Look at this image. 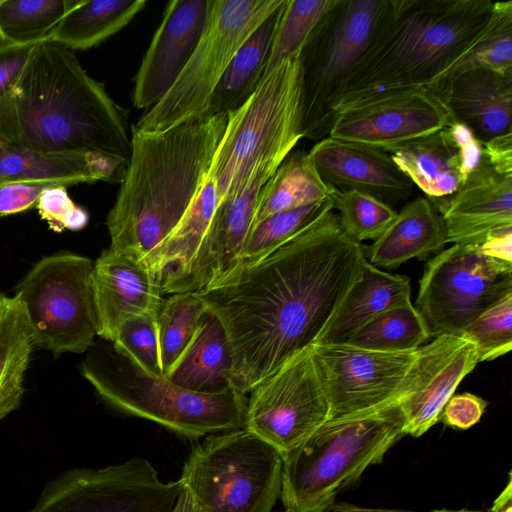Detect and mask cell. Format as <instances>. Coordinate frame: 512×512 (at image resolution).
Listing matches in <instances>:
<instances>
[{
  "mask_svg": "<svg viewBox=\"0 0 512 512\" xmlns=\"http://www.w3.org/2000/svg\"><path fill=\"white\" fill-rule=\"evenodd\" d=\"M364 245L330 211L252 266L196 292L222 323L232 387L248 395L314 346L361 274Z\"/></svg>",
  "mask_w": 512,
  "mask_h": 512,
  "instance_id": "1",
  "label": "cell"
},
{
  "mask_svg": "<svg viewBox=\"0 0 512 512\" xmlns=\"http://www.w3.org/2000/svg\"><path fill=\"white\" fill-rule=\"evenodd\" d=\"M0 137L46 154H98L128 163L127 112L52 41L36 47L12 88L0 98Z\"/></svg>",
  "mask_w": 512,
  "mask_h": 512,
  "instance_id": "2",
  "label": "cell"
},
{
  "mask_svg": "<svg viewBox=\"0 0 512 512\" xmlns=\"http://www.w3.org/2000/svg\"><path fill=\"white\" fill-rule=\"evenodd\" d=\"M226 123L227 116H212L159 131L132 127L130 158L106 218L109 248L148 265L203 186Z\"/></svg>",
  "mask_w": 512,
  "mask_h": 512,
  "instance_id": "3",
  "label": "cell"
},
{
  "mask_svg": "<svg viewBox=\"0 0 512 512\" xmlns=\"http://www.w3.org/2000/svg\"><path fill=\"white\" fill-rule=\"evenodd\" d=\"M493 5L491 0H385L334 115L377 94L433 88L484 30Z\"/></svg>",
  "mask_w": 512,
  "mask_h": 512,
  "instance_id": "4",
  "label": "cell"
},
{
  "mask_svg": "<svg viewBox=\"0 0 512 512\" xmlns=\"http://www.w3.org/2000/svg\"><path fill=\"white\" fill-rule=\"evenodd\" d=\"M81 374L115 409L199 438L244 427L248 396L231 388L194 392L144 370L111 342L93 343Z\"/></svg>",
  "mask_w": 512,
  "mask_h": 512,
  "instance_id": "5",
  "label": "cell"
},
{
  "mask_svg": "<svg viewBox=\"0 0 512 512\" xmlns=\"http://www.w3.org/2000/svg\"><path fill=\"white\" fill-rule=\"evenodd\" d=\"M397 404L353 417L327 420L282 457L285 512H325L404 436Z\"/></svg>",
  "mask_w": 512,
  "mask_h": 512,
  "instance_id": "6",
  "label": "cell"
},
{
  "mask_svg": "<svg viewBox=\"0 0 512 512\" xmlns=\"http://www.w3.org/2000/svg\"><path fill=\"white\" fill-rule=\"evenodd\" d=\"M303 138L298 55L265 76L252 96L227 116L209 175L219 199L233 194L266 160H284Z\"/></svg>",
  "mask_w": 512,
  "mask_h": 512,
  "instance_id": "7",
  "label": "cell"
},
{
  "mask_svg": "<svg viewBox=\"0 0 512 512\" xmlns=\"http://www.w3.org/2000/svg\"><path fill=\"white\" fill-rule=\"evenodd\" d=\"M283 460L242 427L206 436L179 479L200 512H271L281 495Z\"/></svg>",
  "mask_w": 512,
  "mask_h": 512,
  "instance_id": "8",
  "label": "cell"
},
{
  "mask_svg": "<svg viewBox=\"0 0 512 512\" xmlns=\"http://www.w3.org/2000/svg\"><path fill=\"white\" fill-rule=\"evenodd\" d=\"M385 0H335L298 54L303 138L328 136L334 108L362 57Z\"/></svg>",
  "mask_w": 512,
  "mask_h": 512,
  "instance_id": "9",
  "label": "cell"
},
{
  "mask_svg": "<svg viewBox=\"0 0 512 512\" xmlns=\"http://www.w3.org/2000/svg\"><path fill=\"white\" fill-rule=\"evenodd\" d=\"M284 1L210 0L205 28L183 71L134 126L142 131H159L203 118L215 87L238 49Z\"/></svg>",
  "mask_w": 512,
  "mask_h": 512,
  "instance_id": "10",
  "label": "cell"
},
{
  "mask_svg": "<svg viewBox=\"0 0 512 512\" xmlns=\"http://www.w3.org/2000/svg\"><path fill=\"white\" fill-rule=\"evenodd\" d=\"M94 261L59 252L39 260L16 287L34 346L84 353L94 343L98 319L93 290Z\"/></svg>",
  "mask_w": 512,
  "mask_h": 512,
  "instance_id": "11",
  "label": "cell"
},
{
  "mask_svg": "<svg viewBox=\"0 0 512 512\" xmlns=\"http://www.w3.org/2000/svg\"><path fill=\"white\" fill-rule=\"evenodd\" d=\"M512 293V263L484 254L477 245L453 244L429 260L415 308L430 339L461 336L482 312Z\"/></svg>",
  "mask_w": 512,
  "mask_h": 512,
  "instance_id": "12",
  "label": "cell"
},
{
  "mask_svg": "<svg viewBox=\"0 0 512 512\" xmlns=\"http://www.w3.org/2000/svg\"><path fill=\"white\" fill-rule=\"evenodd\" d=\"M182 489L165 483L146 459L75 468L51 480L29 512H172Z\"/></svg>",
  "mask_w": 512,
  "mask_h": 512,
  "instance_id": "13",
  "label": "cell"
},
{
  "mask_svg": "<svg viewBox=\"0 0 512 512\" xmlns=\"http://www.w3.org/2000/svg\"><path fill=\"white\" fill-rule=\"evenodd\" d=\"M312 354L329 407L328 420L397 404L409 388L417 350L379 352L348 344L314 345Z\"/></svg>",
  "mask_w": 512,
  "mask_h": 512,
  "instance_id": "14",
  "label": "cell"
},
{
  "mask_svg": "<svg viewBox=\"0 0 512 512\" xmlns=\"http://www.w3.org/2000/svg\"><path fill=\"white\" fill-rule=\"evenodd\" d=\"M312 347L258 384L247 400L244 427L275 448L282 457L299 446L329 417Z\"/></svg>",
  "mask_w": 512,
  "mask_h": 512,
  "instance_id": "15",
  "label": "cell"
},
{
  "mask_svg": "<svg viewBox=\"0 0 512 512\" xmlns=\"http://www.w3.org/2000/svg\"><path fill=\"white\" fill-rule=\"evenodd\" d=\"M453 117L433 89L377 94L338 110L329 137L384 152L447 128Z\"/></svg>",
  "mask_w": 512,
  "mask_h": 512,
  "instance_id": "16",
  "label": "cell"
},
{
  "mask_svg": "<svg viewBox=\"0 0 512 512\" xmlns=\"http://www.w3.org/2000/svg\"><path fill=\"white\" fill-rule=\"evenodd\" d=\"M282 162L271 159L259 163L240 189L219 201L189 265L161 281L163 294L213 288L234 270L252 229L261 191Z\"/></svg>",
  "mask_w": 512,
  "mask_h": 512,
  "instance_id": "17",
  "label": "cell"
},
{
  "mask_svg": "<svg viewBox=\"0 0 512 512\" xmlns=\"http://www.w3.org/2000/svg\"><path fill=\"white\" fill-rule=\"evenodd\" d=\"M478 363L475 345L460 336H438L419 347L409 371V388L398 401L404 434L419 437L434 426L456 388Z\"/></svg>",
  "mask_w": 512,
  "mask_h": 512,
  "instance_id": "18",
  "label": "cell"
},
{
  "mask_svg": "<svg viewBox=\"0 0 512 512\" xmlns=\"http://www.w3.org/2000/svg\"><path fill=\"white\" fill-rule=\"evenodd\" d=\"M210 0H173L141 61L134 79L133 105L147 110L175 83L205 28Z\"/></svg>",
  "mask_w": 512,
  "mask_h": 512,
  "instance_id": "19",
  "label": "cell"
},
{
  "mask_svg": "<svg viewBox=\"0 0 512 512\" xmlns=\"http://www.w3.org/2000/svg\"><path fill=\"white\" fill-rule=\"evenodd\" d=\"M97 336L113 342L127 320L157 312L163 302L161 278L137 256L107 248L94 261Z\"/></svg>",
  "mask_w": 512,
  "mask_h": 512,
  "instance_id": "20",
  "label": "cell"
},
{
  "mask_svg": "<svg viewBox=\"0 0 512 512\" xmlns=\"http://www.w3.org/2000/svg\"><path fill=\"white\" fill-rule=\"evenodd\" d=\"M432 203L444 222L447 243L481 246L512 231V174L486 165L453 195Z\"/></svg>",
  "mask_w": 512,
  "mask_h": 512,
  "instance_id": "21",
  "label": "cell"
},
{
  "mask_svg": "<svg viewBox=\"0 0 512 512\" xmlns=\"http://www.w3.org/2000/svg\"><path fill=\"white\" fill-rule=\"evenodd\" d=\"M308 155L322 180L335 190H358L391 207L412 193L413 183L382 150L327 136Z\"/></svg>",
  "mask_w": 512,
  "mask_h": 512,
  "instance_id": "22",
  "label": "cell"
},
{
  "mask_svg": "<svg viewBox=\"0 0 512 512\" xmlns=\"http://www.w3.org/2000/svg\"><path fill=\"white\" fill-rule=\"evenodd\" d=\"M433 89L454 120L483 143L512 134V76L471 69L449 76Z\"/></svg>",
  "mask_w": 512,
  "mask_h": 512,
  "instance_id": "23",
  "label": "cell"
},
{
  "mask_svg": "<svg viewBox=\"0 0 512 512\" xmlns=\"http://www.w3.org/2000/svg\"><path fill=\"white\" fill-rule=\"evenodd\" d=\"M127 162L98 154H46L0 137V182L72 186L122 181Z\"/></svg>",
  "mask_w": 512,
  "mask_h": 512,
  "instance_id": "24",
  "label": "cell"
},
{
  "mask_svg": "<svg viewBox=\"0 0 512 512\" xmlns=\"http://www.w3.org/2000/svg\"><path fill=\"white\" fill-rule=\"evenodd\" d=\"M447 244L442 217L432 201L419 196L407 203L370 246H364L366 260L379 269H394L417 258L438 254Z\"/></svg>",
  "mask_w": 512,
  "mask_h": 512,
  "instance_id": "25",
  "label": "cell"
},
{
  "mask_svg": "<svg viewBox=\"0 0 512 512\" xmlns=\"http://www.w3.org/2000/svg\"><path fill=\"white\" fill-rule=\"evenodd\" d=\"M410 296L408 277L379 269L365 258L360 276L315 345L346 343L372 319L392 308L410 303Z\"/></svg>",
  "mask_w": 512,
  "mask_h": 512,
  "instance_id": "26",
  "label": "cell"
},
{
  "mask_svg": "<svg viewBox=\"0 0 512 512\" xmlns=\"http://www.w3.org/2000/svg\"><path fill=\"white\" fill-rule=\"evenodd\" d=\"M165 377L180 387L200 393L233 388L227 335L218 317L208 308L192 341Z\"/></svg>",
  "mask_w": 512,
  "mask_h": 512,
  "instance_id": "27",
  "label": "cell"
},
{
  "mask_svg": "<svg viewBox=\"0 0 512 512\" xmlns=\"http://www.w3.org/2000/svg\"><path fill=\"white\" fill-rule=\"evenodd\" d=\"M285 1L238 49L215 87L203 118L228 116L239 109L256 91L265 73Z\"/></svg>",
  "mask_w": 512,
  "mask_h": 512,
  "instance_id": "28",
  "label": "cell"
},
{
  "mask_svg": "<svg viewBox=\"0 0 512 512\" xmlns=\"http://www.w3.org/2000/svg\"><path fill=\"white\" fill-rule=\"evenodd\" d=\"M397 167L431 201L453 195L463 185L458 151L446 128L391 151Z\"/></svg>",
  "mask_w": 512,
  "mask_h": 512,
  "instance_id": "29",
  "label": "cell"
},
{
  "mask_svg": "<svg viewBox=\"0 0 512 512\" xmlns=\"http://www.w3.org/2000/svg\"><path fill=\"white\" fill-rule=\"evenodd\" d=\"M145 0H75L49 41L71 51L100 45L126 27Z\"/></svg>",
  "mask_w": 512,
  "mask_h": 512,
  "instance_id": "30",
  "label": "cell"
},
{
  "mask_svg": "<svg viewBox=\"0 0 512 512\" xmlns=\"http://www.w3.org/2000/svg\"><path fill=\"white\" fill-rule=\"evenodd\" d=\"M336 191L322 180L308 152L293 150L264 185L252 228L275 213L333 198Z\"/></svg>",
  "mask_w": 512,
  "mask_h": 512,
  "instance_id": "31",
  "label": "cell"
},
{
  "mask_svg": "<svg viewBox=\"0 0 512 512\" xmlns=\"http://www.w3.org/2000/svg\"><path fill=\"white\" fill-rule=\"evenodd\" d=\"M33 346L19 295L5 296L0 308V420L20 405Z\"/></svg>",
  "mask_w": 512,
  "mask_h": 512,
  "instance_id": "32",
  "label": "cell"
},
{
  "mask_svg": "<svg viewBox=\"0 0 512 512\" xmlns=\"http://www.w3.org/2000/svg\"><path fill=\"white\" fill-rule=\"evenodd\" d=\"M333 210L334 200L329 198L265 218L251 229L237 265L227 277L261 261Z\"/></svg>",
  "mask_w": 512,
  "mask_h": 512,
  "instance_id": "33",
  "label": "cell"
},
{
  "mask_svg": "<svg viewBox=\"0 0 512 512\" xmlns=\"http://www.w3.org/2000/svg\"><path fill=\"white\" fill-rule=\"evenodd\" d=\"M429 339L422 317L410 302L372 319L344 344L394 353L415 351Z\"/></svg>",
  "mask_w": 512,
  "mask_h": 512,
  "instance_id": "34",
  "label": "cell"
},
{
  "mask_svg": "<svg viewBox=\"0 0 512 512\" xmlns=\"http://www.w3.org/2000/svg\"><path fill=\"white\" fill-rule=\"evenodd\" d=\"M75 0H0V41H49Z\"/></svg>",
  "mask_w": 512,
  "mask_h": 512,
  "instance_id": "35",
  "label": "cell"
},
{
  "mask_svg": "<svg viewBox=\"0 0 512 512\" xmlns=\"http://www.w3.org/2000/svg\"><path fill=\"white\" fill-rule=\"evenodd\" d=\"M207 306L196 292L172 293L157 314L160 361L166 376L192 341Z\"/></svg>",
  "mask_w": 512,
  "mask_h": 512,
  "instance_id": "36",
  "label": "cell"
},
{
  "mask_svg": "<svg viewBox=\"0 0 512 512\" xmlns=\"http://www.w3.org/2000/svg\"><path fill=\"white\" fill-rule=\"evenodd\" d=\"M471 69L512 76V1L494 2L484 30L440 81Z\"/></svg>",
  "mask_w": 512,
  "mask_h": 512,
  "instance_id": "37",
  "label": "cell"
},
{
  "mask_svg": "<svg viewBox=\"0 0 512 512\" xmlns=\"http://www.w3.org/2000/svg\"><path fill=\"white\" fill-rule=\"evenodd\" d=\"M335 0H286L270 48L264 76L299 54L308 36Z\"/></svg>",
  "mask_w": 512,
  "mask_h": 512,
  "instance_id": "38",
  "label": "cell"
},
{
  "mask_svg": "<svg viewBox=\"0 0 512 512\" xmlns=\"http://www.w3.org/2000/svg\"><path fill=\"white\" fill-rule=\"evenodd\" d=\"M333 200L341 229L360 244L380 237L397 215L390 205L358 190H337Z\"/></svg>",
  "mask_w": 512,
  "mask_h": 512,
  "instance_id": "39",
  "label": "cell"
},
{
  "mask_svg": "<svg viewBox=\"0 0 512 512\" xmlns=\"http://www.w3.org/2000/svg\"><path fill=\"white\" fill-rule=\"evenodd\" d=\"M460 337L475 345L479 362L507 354L512 348V293L482 312Z\"/></svg>",
  "mask_w": 512,
  "mask_h": 512,
  "instance_id": "40",
  "label": "cell"
},
{
  "mask_svg": "<svg viewBox=\"0 0 512 512\" xmlns=\"http://www.w3.org/2000/svg\"><path fill=\"white\" fill-rule=\"evenodd\" d=\"M157 312H149L127 320L111 342L144 370L164 376L160 361Z\"/></svg>",
  "mask_w": 512,
  "mask_h": 512,
  "instance_id": "41",
  "label": "cell"
},
{
  "mask_svg": "<svg viewBox=\"0 0 512 512\" xmlns=\"http://www.w3.org/2000/svg\"><path fill=\"white\" fill-rule=\"evenodd\" d=\"M35 208L49 229L56 233L82 230L89 221L88 211L76 204L70 198L67 187L62 185L46 186Z\"/></svg>",
  "mask_w": 512,
  "mask_h": 512,
  "instance_id": "42",
  "label": "cell"
},
{
  "mask_svg": "<svg viewBox=\"0 0 512 512\" xmlns=\"http://www.w3.org/2000/svg\"><path fill=\"white\" fill-rule=\"evenodd\" d=\"M446 131L458 151L460 172L465 183L471 174L489 165L484 144L460 121L453 119Z\"/></svg>",
  "mask_w": 512,
  "mask_h": 512,
  "instance_id": "43",
  "label": "cell"
},
{
  "mask_svg": "<svg viewBox=\"0 0 512 512\" xmlns=\"http://www.w3.org/2000/svg\"><path fill=\"white\" fill-rule=\"evenodd\" d=\"M487 405L485 399L475 394H454L444 406L439 421L452 428L466 430L481 419Z\"/></svg>",
  "mask_w": 512,
  "mask_h": 512,
  "instance_id": "44",
  "label": "cell"
},
{
  "mask_svg": "<svg viewBox=\"0 0 512 512\" xmlns=\"http://www.w3.org/2000/svg\"><path fill=\"white\" fill-rule=\"evenodd\" d=\"M45 187L35 183L0 182V219L35 208Z\"/></svg>",
  "mask_w": 512,
  "mask_h": 512,
  "instance_id": "45",
  "label": "cell"
},
{
  "mask_svg": "<svg viewBox=\"0 0 512 512\" xmlns=\"http://www.w3.org/2000/svg\"><path fill=\"white\" fill-rule=\"evenodd\" d=\"M38 44L17 45L0 41V98L12 88Z\"/></svg>",
  "mask_w": 512,
  "mask_h": 512,
  "instance_id": "46",
  "label": "cell"
},
{
  "mask_svg": "<svg viewBox=\"0 0 512 512\" xmlns=\"http://www.w3.org/2000/svg\"><path fill=\"white\" fill-rule=\"evenodd\" d=\"M483 144L489 164L498 172L512 174V134L497 137Z\"/></svg>",
  "mask_w": 512,
  "mask_h": 512,
  "instance_id": "47",
  "label": "cell"
},
{
  "mask_svg": "<svg viewBox=\"0 0 512 512\" xmlns=\"http://www.w3.org/2000/svg\"><path fill=\"white\" fill-rule=\"evenodd\" d=\"M479 247L490 257L512 263V231L495 235Z\"/></svg>",
  "mask_w": 512,
  "mask_h": 512,
  "instance_id": "48",
  "label": "cell"
},
{
  "mask_svg": "<svg viewBox=\"0 0 512 512\" xmlns=\"http://www.w3.org/2000/svg\"><path fill=\"white\" fill-rule=\"evenodd\" d=\"M492 512H512V481L511 474H509L506 487L494 500Z\"/></svg>",
  "mask_w": 512,
  "mask_h": 512,
  "instance_id": "49",
  "label": "cell"
},
{
  "mask_svg": "<svg viewBox=\"0 0 512 512\" xmlns=\"http://www.w3.org/2000/svg\"><path fill=\"white\" fill-rule=\"evenodd\" d=\"M172 512H200L193 497L182 487Z\"/></svg>",
  "mask_w": 512,
  "mask_h": 512,
  "instance_id": "50",
  "label": "cell"
},
{
  "mask_svg": "<svg viewBox=\"0 0 512 512\" xmlns=\"http://www.w3.org/2000/svg\"><path fill=\"white\" fill-rule=\"evenodd\" d=\"M325 512H412L394 509L362 508L348 503H333Z\"/></svg>",
  "mask_w": 512,
  "mask_h": 512,
  "instance_id": "51",
  "label": "cell"
},
{
  "mask_svg": "<svg viewBox=\"0 0 512 512\" xmlns=\"http://www.w3.org/2000/svg\"><path fill=\"white\" fill-rule=\"evenodd\" d=\"M432 512H479V511H472V510H446V509H440V510H434Z\"/></svg>",
  "mask_w": 512,
  "mask_h": 512,
  "instance_id": "52",
  "label": "cell"
},
{
  "mask_svg": "<svg viewBox=\"0 0 512 512\" xmlns=\"http://www.w3.org/2000/svg\"><path fill=\"white\" fill-rule=\"evenodd\" d=\"M5 295L0 292V308L2 306Z\"/></svg>",
  "mask_w": 512,
  "mask_h": 512,
  "instance_id": "53",
  "label": "cell"
}]
</instances>
